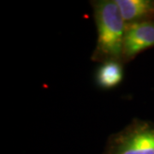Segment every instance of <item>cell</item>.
<instances>
[{"instance_id": "obj_1", "label": "cell", "mask_w": 154, "mask_h": 154, "mask_svg": "<svg viewBox=\"0 0 154 154\" xmlns=\"http://www.w3.org/2000/svg\"><path fill=\"white\" fill-rule=\"evenodd\" d=\"M97 31V40L91 60L102 63L107 61L122 62V49L126 27L116 0L90 1Z\"/></svg>"}, {"instance_id": "obj_2", "label": "cell", "mask_w": 154, "mask_h": 154, "mask_svg": "<svg viewBox=\"0 0 154 154\" xmlns=\"http://www.w3.org/2000/svg\"><path fill=\"white\" fill-rule=\"evenodd\" d=\"M102 154H154V123L134 118L108 137Z\"/></svg>"}, {"instance_id": "obj_3", "label": "cell", "mask_w": 154, "mask_h": 154, "mask_svg": "<svg viewBox=\"0 0 154 154\" xmlns=\"http://www.w3.org/2000/svg\"><path fill=\"white\" fill-rule=\"evenodd\" d=\"M154 47V21L126 23L122 63L125 65L141 52Z\"/></svg>"}, {"instance_id": "obj_4", "label": "cell", "mask_w": 154, "mask_h": 154, "mask_svg": "<svg viewBox=\"0 0 154 154\" xmlns=\"http://www.w3.org/2000/svg\"><path fill=\"white\" fill-rule=\"evenodd\" d=\"M126 23L154 21V0H116Z\"/></svg>"}, {"instance_id": "obj_5", "label": "cell", "mask_w": 154, "mask_h": 154, "mask_svg": "<svg viewBox=\"0 0 154 154\" xmlns=\"http://www.w3.org/2000/svg\"><path fill=\"white\" fill-rule=\"evenodd\" d=\"M123 66L120 61H107L99 63L94 75L97 87L109 90L119 86L123 79Z\"/></svg>"}]
</instances>
